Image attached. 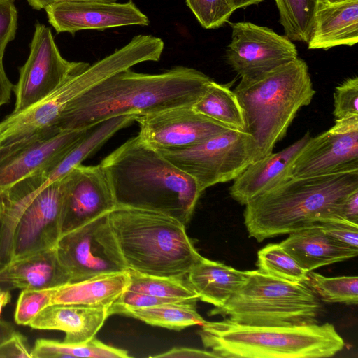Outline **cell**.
<instances>
[{
  "instance_id": "d590c367",
  "label": "cell",
  "mask_w": 358,
  "mask_h": 358,
  "mask_svg": "<svg viewBox=\"0 0 358 358\" xmlns=\"http://www.w3.org/2000/svg\"><path fill=\"white\" fill-rule=\"evenodd\" d=\"M319 227L329 236L349 247L358 249V224L341 220L318 222Z\"/></svg>"
},
{
  "instance_id": "836d02e7",
  "label": "cell",
  "mask_w": 358,
  "mask_h": 358,
  "mask_svg": "<svg viewBox=\"0 0 358 358\" xmlns=\"http://www.w3.org/2000/svg\"><path fill=\"white\" fill-rule=\"evenodd\" d=\"M358 78L354 76L337 86L334 93L335 120L358 116Z\"/></svg>"
},
{
  "instance_id": "9a60e30c",
  "label": "cell",
  "mask_w": 358,
  "mask_h": 358,
  "mask_svg": "<svg viewBox=\"0 0 358 358\" xmlns=\"http://www.w3.org/2000/svg\"><path fill=\"white\" fill-rule=\"evenodd\" d=\"M116 203L106 174L99 164L79 165L66 176L62 234L110 213Z\"/></svg>"
},
{
  "instance_id": "f6af8a7d",
  "label": "cell",
  "mask_w": 358,
  "mask_h": 358,
  "mask_svg": "<svg viewBox=\"0 0 358 358\" xmlns=\"http://www.w3.org/2000/svg\"><path fill=\"white\" fill-rule=\"evenodd\" d=\"M353 0H320L321 6L322 5H332Z\"/></svg>"
},
{
  "instance_id": "6da1fadb",
  "label": "cell",
  "mask_w": 358,
  "mask_h": 358,
  "mask_svg": "<svg viewBox=\"0 0 358 358\" xmlns=\"http://www.w3.org/2000/svg\"><path fill=\"white\" fill-rule=\"evenodd\" d=\"M211 81L201 71L185 66L157 74L125 69L71 101L55 127L60 131L81 130L120 115L141 116L192 106Z\"/></svg>"
},
{
  "instance_id": "8d00e7d4",
  "label": "cell",
  "mask_w": 358,
  "mask_h": 358,
  "mask_svg": "<svg viewBox=\"0 0 358 358\" xmlns=\"http://www.w3.org/2000/svg\"><path fill=\"white\" fill-rule=\"evenodd\" d=\"M182 301L185 300L162 298L131 291L127 289L122 292V294L114 303L125 307L138 308L150 307L164 303L180 302Z\"/></svg>"
},
{
  "instance_id": "5bb4252c",
  "label": "cell",
  "mask_w": 358,
  "mask_h": 358,
  "mask_svg": "<svg viewBox=\"0 0 358 358\" xmlns=\"http://www.w3.org/2000/svg\"><path fill=\"white\" fill-rule=\"evenodd\" d=\"M138 136L156 150L201 143L229 127L195 111L192 106L136 116Z\"/></svg>"
},
{
  "instance_id": "d4e9b609",
  "label": "cell",
  "mask_w": 358,
  "mask_h": 358,
  "mask_svg": "<svg viewBox=\"0 0 358 358\" xmlns=\"http://www.w3.org/2000/svg\"><path fill=\"white\" fill-rule=\"evenodd\" d=\"M199 299L164 303L146 308H130L113 303L110 315L119 314L140 320L150 325L180 331L194 325H203L206 320L196 309Z\"/></svg>"
},
{
  "instance_id": "e0dca14e",
  "label": "cell",
  "mask_w": 358,
  "mask_h": 358,
  "mask_svg": "<svg viewBox=\"0 0 358 358\" xmlns=\"http://www.w3.org/2000/svg\"><path fill=\"white\" fill-rule=\"evenodd\" d=\"M50 24L57 33L149 24L148 17L131 1H64L45 8Z\"/></svg>"
},
{
  "instance_id": "30bf717a",
  "label": "cell",
  "mask_w": 358,
  "mask_h": 358,
  "mask_svg": "<svg viewBox=\"0 0 358 358\" xmlns=\"http://www.w3.org/2000/svg\"><path fill=\"white\" fill-rule=\"evenodd\" d=\"M108 213L59 237L55 248L71 282L128 271Z\"/></svg>"
},
{
  "instance_id": "4dcf8cb0",
  "label": "cell",
  "mask_w": 358,
  "mask_h": 358,
  "mask_svg": "<svg viewBox=\"0 0 358 358\" xmlns=\"http://www.w3.org/2000/svg\"><path fill=\"white\" fill-rule=\"evenodd\" d=\"M327 303L357 305L358 303L357 276L326 277L313 271L308 272L303 282Z\"/></svg>"
},
{
  "instance_id": "60d3db41",
  "label": "cell",
  "mask_w": 358,
  "mask_h": 358,
  "mask_svg": "<svg viewBox=\"0 0 358 358\" xmlns=\"http://www.w3.org/2000/svg\"><path fill=\"white\" fill-rule=\"evenodd\" d=\"M153 357H205V358H220V357L212 351H206L200 349L190 348H173L172 349L152 356Z\"/></svg>"
},
{
  "instance_id": "7bdbcfd3",
  "label": "cell",
  "mask_w": 358,
  "mask_h": 358,
  "mask_svg": "<svg viewBox=\"0 0 358 358\" xmlns=\"http://www.w3.org/2000/svg\"><path fill=\"white\" fill-rule=\"evenodd\" d=\"M29 6L36 10L45 9L50 5L58 2L64 1H116L117 0H27Z\"/></svg>"
},
{
  "instance_id": "8992f818",
  "label": "cell",
  "mask_w": 358,
  "mask_h": 358,
  "mask_svg": "<svg viewBox=\"0 0 358 358\" xmlns=\"http://www.w3.org/2000/svg\"><path fill=\"white\" fill-rule=\"evenodd\" d=\"M203 345L220 357H330L344 346L329 323L301 326H255L224 318L207 322L198 332Z\"/></svg>"
},
{
  "instance_id": "8fae6325",
  "label": "cell",
  "mask_w": 358,
  "mask_h": 358,
  "mask_svg": "<svg viewBox=\"0 0 358 358\" xmlns=\"http://www.w3.org/2000/svg\"><path fill=\"white\" fill-rule=\"evenodd\" d=\"M90 64L69 62L60 54L49 27L37 22L25 64L13 91L15 103L12 114L20 113L40 101L73 75Z\"/></svg>"
},
{
  "instance_id": "7c38bea8",
  "label": "cell",
  "mask_w": 358,
  "mask_h": 358,
  "mask_svg": "<svg viewBox=\"0 0 358 358\" xmlns=\"http://www.w3.org/2000/svg\"><path fill=\"white\" fill-rule=\"evenodd\" d=\"M229 24L227 59L241 78L259 76L298 58L296 46L285 36L251 22Z\"/></svg>"
},
{
  "instance_id": "f546056e",
  "label": "cell",
  "mask_w": 358,
  "mask_h": 358,
  "mask_svg": "<svg viewBox=\"0 0 358 358\" xmlns=\"http://www.w3.org/2000/svg\"><path fill=\"white\" fill-rule=\"evenodd\" d=\"M257 266L260 272L290 282L303 283L308 278V271L277 243L258 251Z\"/></svg>"
},
{
  "instance_id": "4fadbf2b",
  "label": "cell",
  "mask_w": 358,
  "mask_h": 358,
  "mask_svg": "<svg viewBox=\"0 0 358 358\" xmlns=\"http://www.w3.org/2000/svg\"><path fill=\"white\" fill-rule=\"evenodd\" d=\"M358 170V116L335 120L328 130L310 137L296 158L293 177Z\"/></svg>"
},
{
  "instance_id": "f35d334b",
  "label": "cell",
  "mask_w": 358,
  "mask_h": 358,
  "mask_svg": "<svg viewBox=\"0 0 358 358\" xmlns=\"http://www.w3.org/2000/svg\"><path fill=\"white\" fill-rule=\"evenodd\" d=\"M0 262V268L3 266ZM12 287L6 283L0 282V343L9 338L16 331L10 322L4 320L1 317V311L3 307L10 303L11 300Z\"/></svg>"
},
{
  "instance_id": "b9f144b4",
  "label": "cell",
  "mask_w": 358,
  "mask_h": 358,
  "mask_svg": "<svg viewBox=\"0 0 358 358\" xmlns=\"http://www.w3.org/2000/svg\"><path fill=\"white\" fill-rule=\"evenodd\" d=\"M13 87L6 74L2 60H0V107L9 102Z\"/></svg>"
},
{
  "instance_id": "2e32d148",
  "label": "cell",
  "mask_w": 358,
  "mask_h": 358,
  "mask_svg": "<svg viewBox=\"0 0 358 358\" xmlns=\"http://www.w3.org/2000/svg\"><path fill=\"white\" fill-rule=\"evenodd\" d=\"M87 129L60 131L54 127L24 141L0 146V194L65 154Z\"/></svg>"
},
{
  "instance_id": "ba28073f",
  "label": "cell",
  "mask_w": 358,
  "mask_h": 358,
  "mask_svg": "<svg viewBox=\"0 0 358 358\" xmlns=\"http://www.w3.org/2000/svg\"><path fill=\"white\" fill-rule=\"evenodd\" d=\"M66 176L40 191L0 201V262L55 248L61 236Z\"/></svg>"
},
{
  "instance_id": "e575fe53",
  "label": "cell",
  "mask_w": 358,
  "mask_h": 358,
  "mask_svg": "<svg viewBox=\"0 0 358 358\" xmlns=\"http://www.w3.org/2000/svg\"><path fill=\"white\" fill-rule=\"evenodd\" d=\"M17 27V10L15 0H0V60L6 48L15 38Z\"/></svg>"
},
{
  "instance_id": "3957f363",
  "label": "cell",
  "mask_w": 358,
  "mask_h": 358,
  "mask_svg": "<svg viewBox=\"0 0 358 358\" xmlns=\"http://www.w3.org/2000/svg\"><path fill=\"white\" fill-rule=\"evenodd\" d=\"M356 189L358 170L292 176L245 205L243 217L248 236L262 242L320 222L339 220L341 202Z\"/></svg>"
},
{
  "instance_id": "603a6c76",
  "label": "cell",
  "mask_w": 358,
  "mask_h": 358,
  "mask_svg": "<svg viewBox=\"0 0 358 358\" xmlns=\"http://www.w3.org/2000/svg\"><path fill=\"white\" fill-rule=\"evenodd\" d=\"M357 41L358 0L320 7L308 49L352 46Z\"/></svg>"
},
{
  "instance_id": "44dd1931",
  "label": "cell",
  "mask_w": 358,
  "mask_h": 358,
  "mask_svg": "<svg viewBox=\"0 0 358 358\" xmlns=\"http://www.w3.org/2000/svg\"><path fill=\"white\" fill-rule=\"evenodd\" d=\"M289 234L279 244L308 272L358 255V249L327 235L317 223Z\"/></svg>"
},
{
  "instance_id": "7402d4cb",
  "label": "cell",
  "mask_w": 358,
  "mask_h": 358,
  "mask_svg": "<svg viewBox=\"0 0 358 358\" xmlns=\"http://www.w3.org/2000/svg\"><path fill=\"white\" fill-rule=\"evenodd\" d=\"M250 271L202 257L189 271L187 278L199 300L220 307L245 283Z\"/></svg>"
},
{
  "instance_id": "4316f807",
  "label": "cell",
  "mask_w": 358,
  "mask_h": 358,
  "mask_svg": "<svg viewBox=\"0 0 358 358\" xmlns=\"http://www.w3.org/2000/svg\"><path fill=\"white\" fill-rule=\"evenodd\" d=\"M32 358L92 357L128 358L127 350L108 345L95 337L84 343H67L52 339L39 338L31 350Z\"/></svg>"
},
{
  "instance_id": "484cf974",
  "label": "cell",
  "mask_w": 358,
  "mask_h": 358,
  "mask_svg": "<svg viewBox=\"0 0 358 358\" xmlns=\"http://www.w3.org/2000/svg\"><path fill=\"white\" fill-rule=\"evenodd\" d=\"M192 108L230 129L245 131L243 113L234 91L212 80Z\"/></svg>"
},
{
  "instance_id": "ac0fdd59",
  "label": "cell",
  "mask_w": 358,
  "mask_h": 358,
  "mask_svg": "<svg viewBox=\"0 0 358 358\" xmlns=\"http://www.w3.org/2000/svg\"><path fill=\"white\" fill-rule=\"evenodd\" d=\"M310 137V132L307 131L281 151L272 152L248 165L234 180L229 189L232 199L245 206L292 177L294 161Z\"/></svg>"
},
{
  "instance_id": "1f68e13d",
  "label": "cell",
  "mask_w": 358,
  "mask_h": 358,
  "mask_svg": "<svg viewBox=\"0 0 358 358\" xmlns=\"http://www.w3.org/2000/svg\"><path fill=\"white\" fill-rule=\"evenodd\" d=\"M186 3L205 29L221 27L235 11L227 0H186Z\"/></svg>"
},
{
  "instance_id": "74e56055",
  "label": "cell",
  "mask_w": 358,
  "mask_h": 358,
  "mask_svg": "<svg viewBox=\"0 0 358 358\" xmlns=\"http://www.w3.org/2000/svg\"><path fill=\"white\" fill-rule=\"evenodd\" d=\"M32 358L26 338L15 331L9 338L0 343V358Z\"/></svg>"
},
{
  "instance_id": "ab89813d",
  "label": "cell",
  "mask_w": 358,
  "mask_h": 358,
  "mask_svg": "<svg viewBox=\"0 0 358 358\" xmlns=\"http://www.w3.org/2000/svg\"><path fill=\"white\" fill-rule=\"evenodd\" d=\"M338 217L339 220L358 224V189L351 192L343 200Z\"/></svg>"
},
{
  "instance_id": "7a4b0ae2",
  "label": "cell",
  "mask_w": 358,
  "mask_h": 358,
  "mask_svg": "<svg viewBox=\"0 0 358 358\" xmlns=\"http://www.w3.org/2000/svg\"><path fill=\"white\" fill-rule=\"evenodd\" d=\"M116 206L160 213L189 222L202 194L196 180L138 135L125 141L100 162Z\"/></svg>"
},
{
  "instance_id": "f1b7e54d",
  "label": "cell",
  "mask_w": 358,
  "mask_h": 358,
  "mask_svg": "<svg viewBox=\"0 0 358 358\" xmlns=\"http://www.w3.org/2000/svg\"><path fill=\"white\" fill-rule=\"evenodd\" d=\"M128 271L130 277L129 290L162 298L199 300L187 275L165 277L145 275L131 270Z\"/></svg>"
},
{
  "instance_id": "9c48e42d",
  "label": "cell",
  "mask_w": 358,
  "mask_h": 358,
  "mask_svg": "<svg viewBox=\"0 0 358 358\" xmlns=\"http://www.w3.org/2000/svg\"><path fill=\"white\" fill-rule=\"evenodd\" d=\"M251 143L246 131L229 129L199 144L157 150L191 176L203 192L234 180L252 162Z\"/></svg>"
},
{
  "instance_id": "277c9868",
  "label": "cell",
  "mask_w": 358,
  "mask_h": 358,
  "mask_svg": "<svg viewBox=\"0 0 358 358\" xmlns=\"http://www.w3.org/2000/svg\"><path fill=\"white\" fill-rule=\"evenodd\" d=\"M234 92L251 138L254 162L273 152L299 109L310 103L316 92L306 63L296 58L259 76L241 78Z\"/></svg>"
},
{
  "instance_id": "cb8c5ba5",
  "label": "cell",
  "mask_w": 358,
  "mask_h": 358,
  "mask_svg": "<svg viewBox=\"0 0 358 358\" xmlns=\"http://www.w3.org/2000/svg\"><path fill=\"white\" fill-rule=\"evenodd\" d=\"M130 282L129 271L110 273L52 289L50 304L110 308Z\"/></svg>"
},
{
  "instance_id": "ee69618b",
  "label": "cell",
  "mask_w": 358,
  "mask_h": 358,
  "mask_svg": "<svg viewBox=\"0 0 358 358\" xmlns=\"http://www.w3.org/2000/svg\"><path fill=\"white\" fill-rule=\"evenodd\" d=\"M264 0H227L231 7L236 10L252 5H257Z\"/></svg>"
},
{
  "instance_id": "83f0119b",
  "label": "cell",
  "mask_w": 358,
  "mask_h": 358,
  "mask_svg": "<svg viewBox=\"0 0 358 358\" xmlns=\"http://www.w3.org/2000/svg\"><path fill=\"white\" fill-rule=\"evenodd\" d=\"M285 36L308 43L315 24L320 0H275Z\"/></svg>"
},
{
  "instance_id": "5b68a950",
  "label": "cell",
  "mask_w": 358,
  "mask_h": 358,
  "mask_svg": "<svg viewBox=\"0 0 358 358\" xmlns=\"http://www.w3.org/2000/svg\"><path fill=\"white\" fill-rule=\"evenodd\" d=\"M108 220L128 270L165 276H186L201 256L180 221L139 208L116 206Z\"/></svg>"
},
{
  "instance_id": "52a82bcc",
  "label": "cell",
  "mask_w": 358,
  "mask_h": 358,
  "mask_svg": "<svg viewBox=\"0 0 358 358\" xmlns=\"http://www.w3.org/2000/svg\"><path fill=\"white\" fill-rule=\"evenodd\" d=\"M321 308L318 296L306 284L255 270L223 306L208 315L247 325L301 326L317 324Z\"/></svg>"
},
{
  "instance_id": "d6986e66",
  "label": "cell",
  "mask_w": 358,
  "mask_h": 358,
  "mask_svg": "<svg viewBox=\"0 0 358 358\" xmlns=\"http://www.w3.org/2000/svg\"><path fill=\"white\" fill-rule=\"evenodd\" d=\"M109 308L80 305L50 304L31 320L36 329L65 333L64 342L84 343L94 337L110 316Z\"/></svg>"
},
{
  "instance_id": "ffe728a7",
  "label": "cell",
  "mask_w": 358,
  "mask_h": 358,
  "mask_svg": "<svg viewBox=\"0 0 358 358\" xmlns=\"http://www.w3.org/2000/svg\"><path fill=\"white\" fill-rule=\"evenodd\" d=\"M0 282L13 289H46L71 282V277L60 263L56 248L41 250L3 264Z\"/></svg>"
},
{
  "instance_id": "d6a6232c",
  "label": "cell",
  "mask_w": 358,
  "mask_h": 358,
  "mask_svg": "<svg viewBox=\"0 0 358 358\" xmlns=\"http://www.w3.org/2000/svg\"><path fill=\"white\" fill-rule=\"evenodd\" d=\"M52 289H22L19 295L14 313L16 324L29 326L40 311L50 305Z\"/></svg>"
}]
</instances>
